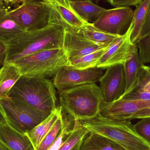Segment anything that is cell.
<instances>
[{
	"instance_id": "6da1fadb",
	"label": "cell",
	"mask_w": 150,
	"mask_h": 150,
	"mask_svg": "<svg viewBox=\"0 0 150 150\" xmlns=\"http://www.w3.org/2000/svg\"><path fill=\"white\" fill-rule=\"evenodd\" d=\"M64 33V28L51 24L39 30L23 32L6 44L5 62L11 63L39 52L63 47Z\"/></svg>"
},
{
	"instance_id": "7a4b0ae2",
	"label": "cell",
	"mask_w": 150,
	"mask_h": 150,
	"mask_svg": "<svg viewBox=\"0 0 150 150\" xmlns=\"http://www.w3.org/2000/svg\"><path fill=\"white\" fill-rule=\"evenodd\" d=\"M8 96L47 117L57 107L55 87L45 77L22 76Z\"/></svg>"
},
{
	"instance_id": "3957f363",
	"label": "cell",
	"mask_w": 150,
	"mask_h": 150,
	"mask_svg": "<svg viewBox=\"0 0 150 150\" xmlns=\"http://www.w3.org/2000/svg\"><path fill=\"white\" fill-rule=\"evenodd\" d=\"M60 106L74 120L82 121L96 117L104 103L100 86L90 83L59 92Z\"/></svg>"
},
{
	"instance_id": "277c9868",
	"label": "cell",
	"mask_w": 150,
	"mask_h": 150,
	"mask_svg": "<svg viewBox=\"0 0 150 150\" xmlns=\"http://www.w3.org/2000/svg\"><path fill=\"white\" fill-rule=\"evenodd\" d=\"M89 131L105 137L126 150H150V144L139 135L130 121H118L98 114L89 120L79 121Z\"/></svg>"
},
{
	"instance_id": "5b68a950",
	"label": "cell",
	"mask_w": 150,
	"mask_h": 150,
	"mask_svg": "<svg viewBox=\"0 0 150 150\" xmlns=\"http://www.w3.org/2000/svg\"><path fill=\"white\" fill-rule=\"evenodd\" d=\"M11 63L18 68L22 76L45 78L55 76L61 69L69 66L63 47L39 52Z\"/></svg>"
},
{
	"instance_id": "8992f818",
	"label": "cell",
	"mask_w": 150,
	"mask_h": 150,
	"mask_svg": "<svg viewBox=\"0 0 150 150\" xmlns=\"http://www.w3.org/2000/svg\"><path fill=\"white\" fill-rule=\"evenodd\" d=\"M0 112L6 123L21 133L31 130L47 117L8 97L0 99Z\"/></svg>"
},
{
	"instance_id": "52a82bcc",
	"label": "cell",
	"mask_w": 150,
	"mask_h": 150,
	"mask_svg": "<svg viewBox=\"0 0 150 150\" xmlns=\"http://www.w3.org/2000/svg\"><path fill=\"white\" fill-rule=\"evenodd\" d=\"M50 8L44 1L25 0L16 8L8 11L10 17L23 31L36 30L49 24Z\"/></svg>"
},
{
	"instance_id": "ba28073f",
	"label": "cell",
	"mask_w": 150,
	"mask_h": 150,
	"mask_svg": "<svg viewBox=\"0 0 150 150\" xmlns=\"http://www.w3.org/2000/svg\"><path fill=\"white\" fill-rule=\"evenodd\" d=\"M134 16V11L129 6L106 9L92 24L100 30L122 36L129 29L133 23Z\"/></svg>"
},
{
	"instance_id": "9c48e42d",
	"label": "cell",
	"mask_w": 150,
	"mask_h": 150,
	"mask_svg": "<svg viewBox=\"0 0 150 150\" xmlns=\"http://www.w3.org/2000/svg\"><path fill=\"white\" fill-rule=\"evenodd\" d=\"M104 69L97 67L84 69L65 67L54 76V85L59 92L82 85L96 83L105 74Z\"/></svg>"
},
{
	"instance_id": "30bf717a",
	"label": "cell",
	"mask_w": 150,
	"mask_h": 150,
	"mask_svg": "<svg viewBox=\"0 0 150 150\" xmlns=\"http://www.w3.org/2000/svg\"><path fill=\"white\" fill-rule=\"evenodd\" d=\"M50 8L49 24L60 26L69 31L77 32L87 23L77 14L70 0H45Z\"/></svg>"
},
{
	"instance_id": "8fae6325",
	"label": "cell",
	"mask_w": 150,
	"mask_h": 150,
	"mask_svg": "<svg viewBox=\"0 0 150 150\" xmlns=\"http://www.w3.org/2000/svg\"><path fill=\"white\" fill-rule=\"evenodd\" d=\"M99 82L104 103H111L121 98L126 88L123 64H118L107 68Z\"/></svg>"
},
{
	"instance_id": "7c38bea8",
	"label": "cell",
	"mask_w": 150,
	"mask_h": 150,
	"mask_svg": "<svg viewBox=\"0 0 150 150\" xmlns=\"http://www.w3.org/2000/svg\"><path fill=\"white\" fill-rule=\"evenodd\" d=\"M133 28L132 23L127 33L120 36L107 48L97 62L96 67L105 69L111 66L125 63L134 45L131 40Z\"/></svg>"
},
{
	"instance_id": "4fadbf2b",
	"label": "cell",
	"mask_w": 150,
	"mask_h": 150,
	"mask_svg": "<svg viewBox=\"0 0 150 150\" xmlns=\"http://www.w3.org/2000/svg\"><path fill=\"white\" fill-rule=\"evenodd\" d=\"M150 108V100H129L120 99L109 103H103L100 114L103 117L118 121H130L135 114Z\"/></svg>"
},
{
	"instance_id": "5bb4252c",
	"label": "cell",
	"mask_w": 150,
	"mask_h": 150,
	"mask_svg": "<svg viewBox=\"0 0 150 150\" xmlns=\"http://www.w3.org/2000/svg\"><path fill=\"white\" fill-rule=\"evenodd\" d=\"M105 47L90 41L77 32L65 30L63 48L69 62Z\"/></svg>"
},
{
	"instance_id": "9a60e30c",
	"label": "cell",
	"mask_w": 150,
	"mask_h": 150,
	"mask_svg": "<svg viewBox=\"0 0 150 150\" xmlns=\"http://www.w3.org/2000/svg\"><path fill=\"white\" fill-rule=\"evenodd\" d=\"M123 66L126 77V88L121 98L136 88L140 76L146 67L141 60L138 48L134 44L131 49L129 57Z\"/></svg>"
},
{
	"instance_id": "2e32d148",
	"label": "cell",
	"mask_w": 150,
	"mask_h": 150,
	"mask_svg": "<svg viewBox=\"0 0 150 150\" xmlns=\"http://www.w3.org/2000/svg\"><path fill=\"white\" fill-rule=\"evenodd\" d=\"M0 142L11 150H35L25 133L16 131L6 122L0 125Z\"/></svg>"
},
{
	"instance_id": "e0dca14e",
	"label": "cell",
	"mask_w": 150,
	"mask_h": 150,
	"mask_svg": "<svg viewBox=\"0 0 150 150\" xmlns=\"http://www.w3.org/2000/svg\"><path fill=\"white\" fill-rule=\"evenodd\" d=\"M61 107H57L41 123L25 133L30 140L35 150L38 149L41 141L53 127L59 117L62 115Z\"/></svg>"
},
{
	"instance_id": "ac0fdd59",
	"label": "cell",
	"mask_w": 150,
	"mask_h": 150,
	"mask_svg": "<svg viewBox=\"0 0 150 150\" xmlns=\"http://www.w3.org/2000/svg\"><path fill=\"white\" fill-rule=\"evenodd\" d=\"M77 150H126L113 141L89 131L81 140Z\"/></svg>"
},
{
	"instance_id": "d6986e66",
	"label": "cell",
	"mask_w": 150,
	"mask_h": 150,
	"mask_svg": "<svg viewBox=\"0 0 150 150\" xmlns=\"http://www.w3.org/2000/svg\"><path fill=\"white\" fill-rule=\"evenodd\" d=\"M19 69L14 64L5 62L0 69V99L8 97V94L21 77Z\"/></svg>"
},
{
	"instance_id": "ffe728a7",
	"label": "cell",
	"mask_w": 150,
	"mask_h": 150,
	"mask_svg": "<svg viewBox=\"0 0 150 150\" xmlns=\"http://www.w3.org/2000/svg\"><path fill=\"white\" fill-rule=\"evenodd\" d=\"M77 33L90 41L104 47H109L120 36L100 30L94 27L92 23H89L80 28Z\"/></svg>"
},
{
	"instance_id": "44dd1931",
	"label": "cell",
	"mask_w": 150,
	"mask_h": 150,
	"mask_svg": "<svg viewBox=\"0 0 150 150\" xmlns=\"http://www.w3.org/2000/svg\"><path fill=\"white\" fill-rule=\"evenodd\" d=\"M8 10L0 7V42L6 44L23 32L10 17Z\"/></svg>"
},
{
	"instance_id": "7402d4cb",
	"label": "cell",
	"mask_w": 150,
	"mask_h": 150,
	"mask_svg": "<svg viewBox=\"0 0 150 150\" xmlns=\"http://www.w3.org/2000/svg\"><path fill=\"white\" fill-rule=\"evenodd\" d=\"M71 6L85 22L93 23L106 9L93 3L91 0H70Z\"/></svg>"
},
{
	"instance_id": "603a6c76",
	"label": "cell",
	"mask_w": 150,
	"mask_h": 150,
	"mask_svg": "<svg viewBox=\"0 0 150 150\" xmlns=\"http://www.w3.org/2000/svg\"><path fill=\"white\" fill-rule=\"evenodd\" d=\"M74 121V127L69 131L67 130L66 139L59 150H77L79 143L89 132L79 121Z\"/></svg>"
},
{
	"instance_id": "cb8c5ba5",
	"label": "cell",
	"mask_w": 150,
	"mask_h": 150,
	"mask_svg": "<svg viewBox=\"0 0 150 150\" xmlns=\"http://www.w3.org/2000/svg\"><path fill=\"white\" fill-rule=\"evenodd\" d=\"M150 4V0H144L137 6L134 11L133 28L131 34V40L134 44L139 38L141 30L144 23Z\"/></svg>"
},
{
	"instance_id": "d4e9b609",
	"label": "cell",
	"mask_w": 150,
	"mask_h": 150,
	"mask_svg": "<svg viewBox=\"0 0 150 150\" xmlns=\"http://www.w3.org/2000/svg\"><path fill=\"white\" fill-rule=\"evenodd\" d=\"M108 47L100 49L78 59L70 61H69V67L79 69L96 67L97 62Z\"/></svg>"
},
{
	"instance_id": "484cf974",
	"label": "cell",
	"mask_w": 150,
	"mask_h": 150,
	"mask_svg": "<svg viewBox=\"0 0 150 150\" xmlns=\"http://www.w3.org/2000/svg\"><path fill=\"white\" fill-rule=\"evenodd\" d=\"M63 116L59 117L51 130L43 139L37 150H47L53 144L65 126Z\"/></svg>"
},
{
	"instance_id": "4316f807",
	"label": "cell",
	"mask_w": 150,
	"mask_h": 150,
	"mask_svg": "<svg viewBox=\"0 0 150 150\" xmlns=\"http://www.w3.org/2000/svg\"><path fill=\"white\" fill-rule=\"evenodd\" d=\"M137 47L141 60L144 64L150 63V31L134 43Z\"/></svg>"
},
{
	"instance_id": "83f0119b",
	"label": "cell",
	"mask_w": 150,
	"mask_h": 150,
	"mask_svg": "<svg viewBox=\"0 0 150 150\" xmlns=\"http://www.w3.org/2000/svg\"><path fill=\"white\" fill-rule=\"evenodd\" d=\"M134 127L137 134L150 144V117L141 119Z\"/></svg>"
},
{
	"instance_id": "f1b7e54d",
	"label": "cell",
	"mask_w": 150,
	"mask_h": 150,
	"mask_svg": "<svg viewBox=\"0 0 150 150\" xmlns=\"http://www.w3.org/2000/svg\"><path fill=\"white\" fill-rule=\"evenodd\" d=\"M139 89L150 92V71L148 66L144 68L140 76L138 85L134 90Z\"/></svg>"
},
{
	"instance_id": "f546056e",
	"label": "cell",
	"mask_w": 150,
	"mask_h": 150,
	"mask_svg": "<svg viewBox=\"0 0 150 150\" xmlns=\"http://www.w3.org/2000/svg\"><path fill=\"white\" fill-rule=\"evenodd\" d=\"M122 98L129 100H150V92L142 89H136Z\"/></svg>"
},
{
	"instance_id": "4dcf8cb0",
	"label": "cell",
	"mask_w": 150,
	"mask_h": 150,
	"mask_svg": "<svg viewBox=\"0 0 150 150\" xmlns=\"http://www.w3.org/2000/svg\"><path fill=\"white\" fill-rule=\"evenodd\" d=\"M114 7L135 6L140 4L144 0H106Z\"/></svg>"
},
{
	"instance_id": "1f68e13d",
	"label": "cell",
	"mask_w": 150,
	"mask_h": 150,
	"mask_svg": "<svg viewBox=\"0 0 150 150\" xmlns=\"http://www.w3.org/2000/svg\"><path fill=\"white\" fill-rule=\"evenodd\" d=\"M67 126L65 124L54 142L47 150H59L64 142L63 139L65 137V134L67 129Z\"/></svg>"
},
{
	"instance_id": "d6a6232c",
	"label": "cell",
	"mask_w": 150,
	"mask_h": 150,
	"mask_svg": "<svg viewBox=\"0 0 150 150\" xmlns=\"http://www.w3.org/2000/svg\"><path fill=\"white\" fill-rule=\"evenodd\" d=\"M150 31V4L148 13L146 15L144 23L143 25L142 28L141 30L140 38L146 34ZM138 40V39H137Z\"/></svg>"
},
{
	"instance_id": "836d02e7",
	"label": "cell",
	"mask_w": 150,
	"mask_h": 150,
	"mask_svg": "<svg viewBox=\"0 0 150 150\" xmlns=\"http://www.w3.org/2000/svg\"><path fill=\"white\" fill-rule=\"evenodd\" d=\"M150 117V108L142 110L135 114L130 118V121L134 119H141L144 118Z\"/></svg>"
},
{
	"instance_id": "e575fe53",
	"label": "cell",
	"mask_w": 150,
	"mask_h": 150,
	"mask_svg": "<svg viewBox=\"0 0 150 150\" xmlns=\"http://www.w3.org/2000/svg\"><path fill=\"white\" fill-rule=\"evenodd\" d=\"M7 51V46L6 44L0 42V64L3 65L5 63Z\"/></svg>"
},
{
	"instance_id": "d590c367",
	"label": "cell",
	"mask_w": 150,
	"mask_h": 150,
	"mask_svg": "<svg viewBox=\"0 0 150 150\" xmlns=\"http://www.w3.org/2000/svg\"><path fill=\"white\" fill-rule=\"evenodd\" d=\"M11 4V0H0V7H4Z\"/></svg>"
},
{
	"instance_id": "8d00e7d4",
	"label": "cell",
	"mask_w": 150,
	"mask_h": 150,
	"mask_svg": "<svg viewBox=\"0 0 150 150\" xmlns=\"http://www.w3.org/2000/svg\"><path fill=\"white\" fill-rule=\"evenodd\" d=\"M0 150H11L0 142Z\"/></svg>"
},
{
	"instance_id": "74e56055",
	"label": "cell",
	"mask_w": 150,
	"mask_h": 150,
	"mask_svg": "<svg viewBox=\"0 0 150 150\" xmlns=\"http://www.w3.org/2000/svg\"><path fill=\"white\" fill-rule=\"evenodd\" d=\"M5 122H5V119H4V117L3 115H2L1 112H0V125Z\"/></svg>"
},
{
	"instance_id": "f35d334b",
	"label": "cell",
	"mask_w": 150,
	"mask_h": 150,
	"mask_svg": "<svg viewBox=\"0 0 150 150\" xmlns=\"http://www.w3.org/2000/svg\"><path fill=\"white\" fill-rule=\"evenodd\" d=\"M25 0H11V4H17L22 3Z\"/></svg>"
},
{
	"instance_id": "ab89813d",
	"label": "cell",
	"mask_w": 150,
	"mask_h": 150,
	"mask_svg": "<svg viewBox=\"0 0 150 150\" xmlns=\"http://www.w3.org/2000/svg\"><path fill=\"white\" fill-rule=\"evenodd\" d=\"M92 1V0H91ZM93 1H95L96 2H98L99 1H100V0H93Z\"/></svg>"
},
{
	"instance_id": "60d3db41",
	"label": "cell",
	"mask_w": 150,
	"mask_h": 150,
	"mask_svg": "<svg viewBox=\"0 0 150 150\" xmlns=\"http://www.w3.org/2000/svg\"><path fill=\"white\" fill-rule=\"evenodd\" d=\"M148 68H149V70L150 71V66H148Z\"/></svg>"
},
{
	"instance_id": "b9f144b4",
	"label": "cell",
	"mask_w": 150,
	"mask_h": 150,
	"mask_svg": "<svg viewBox=\"0 0 150 150\" xmlns=\"http://www.w3.org/2000/svg\"><path fill=\"white\" fill-rule=\"evenodd\" d=\"M40 1H45V0H40Z\"/></svg>"
},
{
	"instance_id": "7bdbcfd3",
	"label": "cell",
	"mask_w": 150,
	"mask_h": 150,
	"mask_svg": "<svg viewBox=\"0 0 150 150\" xmlns=\"http://www.w3.org/2000/svg\"></svg>"
}]
</instances>
